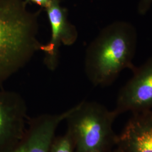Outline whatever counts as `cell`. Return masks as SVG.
I'll use <instances>...</instances> for the list:
<instances>
[{"label": "cell", "mask_w": 152, "mask_h": 152, "mask_svg": "<svg viewBox=\"0 0 152 152\" xmlns=\"http://www.w3.org/2000/svg\"><path fill=\"white\" fill-rule=\"evenodd\" d=\"M25 0H0V85L21 70L39 51V11Z\"/></svg>", "instance_id": "obj_1"}, {"label": "cell", "mask_w": 152, "mask_h": 152, "mask_svg": "<svg viewBox=\"0 0 152 152\" xmlns=\"http://www.w3.org/2000/svg\"><path fill=\"white\" fill-rule=\"evenodd\" d=\"M137 44V31L129 22L115 21L104 28L86 51L84 69L89 81L105 87L125 69L133 71Z\"/></svg>", "instance_id": "obj_2"}, {"label": "cell", "mask_w": 152, "mask_h": 152, "mask_svg": "<svg viewBox=\"0 0 152 152\" xmlns=\"http://www.w3.org/2000/svg\"><path fill=\"white\" fill-rule=\"evenodd\" d=\"M114 110L95 102L83 101L71 108L65 121L75 152H111L117 137Z\"/></svg>", "instance_id": "obj_3"}, {"label": "cell", "mask_w": 152, "mask_h": 152, "mask_svg": "<svg viewBox=\"0 0 152 152\" xmlns=\"http://www.w3.org/2000/svg\"><path fill=\"white\" fill-rule=\"evenodd\" d=\"M27 107L16 92L0 89V152H7L23 135L27 125Z\"/></svg>", "instance_id": "obj_4"}, {"label": "cell", "mask_w": 152, "mask_h": 152, "mask_svg": "<svg viewBox=\"0 0 152 152\" xmlns=\"http://www.w3.org/2000/svg\"><path fill=\"white\" fill-rule=\"evenodd\" d=\"M132 72L133 76L117 96L113 110L118 116L152 110V57Z\"/></svg>", "instance_id": "obj_5"}, {"label": "cell", "mask_w": 152, "mask_h": 152, "mask_svg": "<svg viewBox=\"0 0 152 152\" xmlns=\"http://www.w3.org/2000/svg\"><path fill=\"white\" fill-rule=\"evenodd\" d=\"M45 10L50 26L51 37L47 44L41 45L39 51L45 54V64L49 69L54 71L58 64L60 46L75 44L78 33L69 21L68 10L61 6L60 0H54Z\"/></svg>", "instance_id": "obj_6"}, {"label": "cell", "mask_w": 152, "mask_h": 152, "mask_svg": "<svg viewBox=\"0 0 152 152\" xmlns=\"http://www.w3.org/2000/svg\"><path fill=\"white\" fill-rule=\"evenodd\" d=\"M71 109L60 114H43L28 120L25 132L16 145L7 152H50L58 127Z\"/></svg>", "instance_id": "obj_7"}, {"label": "cell", "mask_w": 152, "mask_h": 152, "mask_svg": "<svg viewBox=\"0 0 152 152\" xmlns=\"http://www.w3.org/2000/svg\"><path fill=\"white\" fill-rule=\"evenodd\" d=\"M132 114L116 147L121 152H152V110Z\"/></svg>", "instance_id": "obj_8"}, {"label": "cell", "mask_w": 152, "mask_h": 152, "mask_svg": "<svg viewBox=\"0 0 152 152\" xmlns=\"http://www.w3.org/2000/svg\"><path fill=\"white\" fill-rule=\"evenodd\" d=\"M50 152H75L71 137L66 132L61 136L55 137Z\"/></svg>", "instance_id": "obj_9"}, {"label": "cell", "mask_w": 152, "mask_h": 152, "mask_svg": "<svg viewBox=\"0 0 152 152\" xmlns=\"http://www.w3.org/2000/svg\"><path fill=\"white\" fill-rule=\"evenodd\" d=\"M152 4V0H140L137 6V11L140 15H145L149 10Z\"/></svg>", "instance_id": "obj_10"}, {"label": "cell", "mask_w": 152, "mask_h": 152, "mask_svg": "<svg viewBox=\"0 0 152 152\" xmlns=\"http://www.w3.org/2000/svg\"><path fill=\"white\" fill-rule=\"evenodd\" d=\"M25 1L28 4L29 3L34 4L38 5V6L45 9L47 7H48L51 4V2L54 0H25Z\"/></svg>", "instance_id": "obj_11"}, {"label": "cell", "mask_w": 152, "mask_h": 152, "mask_svg": "<svg viewBox=\"0 0 152 152\" xmlns=\"http://www.w3.org/2000/svg\"><path fill=\"white\" fill-rule=\"evenodd\" d=\"M111 152H121L120 151V150L117 148V147H115L114 148V149Z\"/></svg>", "instance_id": "obj_12"}]
</instances>
